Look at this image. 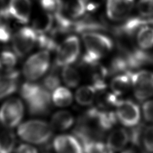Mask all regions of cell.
Returning <instances> with one entry per match:
<instances>
[{
	"label": "cell",
	"instance_id": "ffe728a7",
	"mask_svg": "<svg viewBox=\"0 0 153 153\" xmlns=\"http://www.w3.org/2000/svg\"><path fill=\"white\" fill-rule=\"evenodd\" d=\"M96 92V90L92 85L82 86L75 93L76 101L81 105H90L93 102Z\"/></svg>",
	"mask_w": 153,
	"mask_h": 153
},
{
	"label": "cell",
	"instance_id": "30bf717a",
	"mask_svg": "<svg viewBox=\"0 0 153 153\" xmlns=\"http://www.w3.org/2000/svg\"><path fill=\"white\" fill-rule=\"evenodd\" d=\"M134 5V0H107L106 16L112 21L123 20L130 15Z\"/></svg>",
	"mask_w": 153,
	"mask_h": 153
},
{
	"label": "cell",
	"instance_id": "5bb4252c",
	"mask_svg": "<svg viewBox=\"0 0 153 153\" xmlns=\"http://www.w3.org/2000/svg\"><path fill=\"white\" fill-rule=\"evenodd\" d=\"M129 141L128 131L124 128H119L114 130L108 136L107 146L112 152L123 149Z\"/></svg>",
	"mask_w": 153,
	"mask_h": 153
},
{
	"label": "cell",
	"instance_id": "ac0fdd59",
	"mask_svg": "<svg viewBox=\"0 0 153 153\" xmlns=\"http://www.w3.org/2000/svg\"><path fill=\"white\" fill-rule=\"evenodd\" d=\"M88 0H69L64 4L63 9L69 18L78 19L87 13Z\"/></svg>",
	"mask_w": 153,
	"mask_h": 153
},
{
	"label": "cell",
	"instance_id": "52a82bcc",
	"mask_svg": "<svg viewBox=\"0 0 153 153\" xmlns=\"http://www.w3.org/2000/svg\"><path fill=\"white\" fill-rule=\"evenodd\" d=\"M131 85L135 97L139 101L147 99L153 95V72L139 71L131 72Z\"/></svg>",
	"mask_w": 153,
	"mask_h": 153
},
{
	"label": "cell",
	"instance_id": "ba28073f",
	"mask_svg": "<svg viewBox=\"0 0 153 153\" xmlns=\"http://www.w3.org/2000/svg\"><path fill=\"white\" fill-rule=\"evenodd\" d=\"M116 115L124 126L132 127L139 123L140 112L138 105L130 100H120L116 106Z\"/></svg>",
	"mask_w": 153,
	"mask_h": 153
},
{
	"label": "cell",
	"instance_id": "d4e9b609",
	"mask_svg": "<svg viewBox=\"0 0 153 153\" xmlns=\"http://www.w3.org/2000/svg\"><path fill=\"white\" fill-rule=\"evenodd\" d=\"M17 62V55L11 51L4 50L0 53V69L7 72L13 70Z\"/></svg>",
	"mask_w": 153,
	"mask_h": 153
},
{
	"label": "cell",
	"instance_id": "4316f807",
	"mask_svg": "<svg viewBox=\"0 0 153 153\" xmlns=\"http://www.w3.org/2000/svg\"><path fill=\"white\" fill-rule=\"evenodd\" d=\"M136 8L140 17H153V0H139Z\"/></svg>",
	"mask_w": 153,
	"mask_h": 153
},
{
	"label": "cell",
	"instance_id": "8992f818",
	"mask_svg": "<svg viewBox=\"0 0 153 153\" xmlns=\"http://www.w3.org/2000/svg\"><path fill=\"white\" fill-rule=\"evenodd\" d=\"M24 114V106L17 98H11L4 102L0 109V123L2 125L13 128L21 121Z\"/></svg>",
	"mask_w": 153,
	"mask_h": 153
},
{
	"label": "cell",
	"instance_id": "83f0119b",
	"mask_svg": "<svg viewBox=\"0 0 153 153\" xmlns=\"http://www.w3.org/2000/svg\"><path fill=\"white\" fill-rule=\"evenodd\" d=\"M145 127L143 123H139L137 125L132 127L128 133L129 140L135 146H140L142 142V137Z\"/></svg>",
	"mask_w": 153,
	"mask_h": 153
},
{
	"label": "cell",
	"instance_id": "d6986e66",
	"mask_svg": "<svg viewBox=\"0 0 153 153\" xmlns=\"http://www.w3.org/2000/svg\"><path fill=\"white\" fill-rule=\"evenodd\" d=\"M137 43L140 48L149 50L153 47V27L143 26L137 31Z\"/></svg>",
	"mask_w": 153,
	"mask_h": 153
},
{
	"label": "cell",
	"instance_id": "4dcf8cb0",
	"mask_svg": "<svg viewBox=\"0 0 153 153\" xmlns=\"http://www.w3.org/2000/svg\"><path fill=\"white\" fill-rule=\"evenodd\" d=\"M11 38V30L5 24L0 23V42H7Z\"/></svg>",
	"mask_w": 153,
	"mask_h": 153
},
{
	"label": "cell",
	"instance_id": "8fae6325",
	"mask_svg": "<svg viewBox=\"0 0 153 153\" xmlns=\"http://www.w3.org/2000/svg\"><path fill=\"white\" fill-rule=\"evenodd\" d=\"M31 8L30 0H9L6 7L8 16L22 24L29 21Z\"/></svg>",
	"mask_w": 153,
	"mask_h": 153
},
{
	"label": "cell",
	"instance_id": "5b68a950",
	"mask_svg": "<svg viewBox=\"0 0 153 153\" xmlns=\"http://www.w3.org/2000/svg\"><path fill=\"white\" fill-rule=\"evenodd\" d=\"M38 33L33 27L19 29L12 36V46L16 54L22 57L29 53L36 43Z\"/></svg>",
	"mask_w": 153,
	"mask_h": 153
},
{
	"label": "cell",
	"instance_id": "f546056e",
	"mask_svg": "<svg viewBox=\"0 0 153 153\" xmlns=\"http://www.w3.org/2000/svg\"><path fill=\"white\" fill-rule=\"evenodd\" d=\"M143 115L148 122L153 123V100H147L142 105Z\"/></svg>",
	"mask_w": 153,
	"mask_h": 153
},
{
	"label": "cell",
	"instance_id": "d6a6232c",
	"mask_svg": "<svg viewBox=\"0 0 153 153\" xmlns=\"http://www.w3.org/2000/svg\"><path fill=\"white\" fill-rule=\"evenodd\" d=\"M121 153H139V152L133 148H128V149H125Z\"/></svg>",
	"mask_w": 153,
	"mask_h": 153
},
{
	"label": "cell",
	"instance_id": "603a6c76",
	"mask_svg": "<svg viewBox=\"0 0 153 153\" xmlns=\"http://www.w3.org/2000/svg\"><path fill=\"white\" fill-rule=\"evenodd\" d=\"M16 144V136L10 130L0 133V153H11Z\"/></svg>",
	"mask_w": 153,
	"mask_h": 153
},
{
	"label": "cell",
	"instance_id": "1f68e13d",
	"mask_svg": "<svg viewBox=\"0 0 153 153\" xmlns=\"http://www.w3.org/2000/svg\"><path fill=\"white\" fill-rule=\"evenodd\" d=\"M15 153H38L36 148L27 144H21L16 149Z\"/></svg>",
	"mask_w": 153,
	"mask_h": 153
},
{
	"label": "cell",
	"instance_id": "2e32d148",
	"mask_svg": "<svg viewBox=\"0 0 153 153\" xmlns=\"http://www.w3.org/2000/svg\"><path fill=\"white\" fill-rule=\"evenodd\" d=\"M74 122V117L69 112L60 111L53 115L50 125L53 129L63 131L69 128Z\"/></svg>",
	"mask_w": 153,
	"mask_h": 153
},
{
	"label": "cell",
	"instance_id": "cb8c5ba5",
	"mask_svg": "<svg viewBox=\"0 0 153 153\" xmlns=\"http://www.w3.org/2000/svg\"><path fill=\"white\" fill-rule=\"evenodd\" d=\"M58 68L59 67L54 65L49 74L45 76L43 80L42 86L49 91H54L60 84V79L59 75L58 74Z\"/></svg>",
	"mask_w": 153,
	"mask_h": 153
},
{
	"label": "cell",
	"instance_id": "9c48e42d",
	"mask_svg": "<svg viewBox=\"0 0 153 153\" xmlns=\"http://www.w3.org/2000/svg\"><path fill=\"white\" fill-rule=\"evenodd\" d=\"M29 113L32 115H44L47 114L51 106V94L43 86L26 101Z\"/></svg>",
	"mask_w": 153,
	"mask_h": 153
},
{
	"label": "cell",
	"instance_id": "7c38bea8",
	"mask_svg": "<svg viewBox=\"0 0 153 153\" xmlns=\"http://www.w3.org/2000/svg\"><path fill=\"white\" fill-rule=\"evenodd\" d=\"M53 145L57 153H84L80 143L74 136H57L54 139Z\"/></svg>",
	"mask_w": 153,
	"mask_h": 153
},
{
	"label": "cell",
	"instance_id": "277c9868",
	"mask_svg": "<svg viewBox=\"0 0 153 153\" xmlns=\"http://www.w3.org/2000/svg\"><path fill=\"white\" fill-rule=\"evenodd\" d=\"M54 65L57 67H64L74 63L80 52V42L78 38L71 35L60 42L56 49Z\"/></svg>",
	"mask_w": 153,
	"mask_h": 153
},
{
	"label": "cell",
	"instance_id": "44dd1931",
	"mask_svg": "<svg viewBox=\"0 0 153 153\" xmlns=\"http://www.w3.org/2000/svg\"><path fill=\"white\" fill-rule=\"evenodd\" d=\"M72 100L73 96L71 92L66 87H58L53 91L52 100L57 106H68L72 103Z\"/></svg>",
	"mask_w": 153,
	"mask_h": 153
},
{
	"label": "cell",
	"instance_id": "6da1fadb",
	"mask_svg": "<svg viewBox=\"0 0 153 153\" xmlns=\"http://www.w3.org/2000/svg\"><path fill=\"white\" fill-rule=\"evenodd\" d=\"M85 52L81 60V66L89 67L97 63L112 50L114 44L112 39L100 33L86 32L82 35Z\"/></svg>",
	"mask_w": 153,
	"mask_h": 153
},
{
	"label": "cell",
	"instance_id": "f1b7e54d",
	"mask_svg": "<svg viewBox=\"0 0 153 153\" xmlns=\"http://www.w3.org/2000/svg\"><path fill=\"white\" fill-rule=\"evenodd\" d=\"M141 143L147 153H153V126L145 128Z\"/></svg>",
	"mask_w": 153,
	"mask_h": 153
},
{
	"label": "cell",
	"instance_id": "3957f363",
	"mask_svg": "<svg viewBox=\"0 0 153 153\" xmlns=\"http://www.w3.org/2000/svg\"><path fill=\"white\" fill-rule=\"evenodd\" d=\"M50 63L48 51L42 50L30 56L23 66V74L29 81H33L42 76L48 71Z\"/></svg>",
	"mask_w": 153,
	"mask_h": 153
},
{
	"label": "cell",
	"instance_id": "7a4b0ae2",
	"mask_svg": "<svg viewBox=\"0 0 153 153\" xmlns=\"http://www.w3.org/2000/svg\"><path fill=\"white\" fill-rule=\"evenodd\" d=\"M19 137L23 140L37 145H45L53 134V128L47 122L32 120L21 124L17 129Z\"/></svg>",
	"mask_w": 153,
	"mask_h": 153
},
{
	"label": "cell",
	"instance_id": "7402d4cb",
	"mask_svg": "<svg viewBox=\"0 0 153 153\" xmlns=\"http://www.w3.org/2000/svg\"><path fill=\"white\" fill-rule=\"evenodd\" d=\"M61 75L65 84L71 88L76 87L81 81L78 70L71 65L63 67Z\"/></svg>",
	"mask_w": 153,
	"mask_h": 153
},
{
	"label": "cell",
	"instance_id": "e0dca14e",
	"mask_svg": "<svg viewBox=\"0 0 153 153\" xmlns=\"http://www.w3.org/2000/svg\"><path fill=\"white\" fill-rule=\"evenodd\" d=\"M54 23V16L45 11L39 14L35 19L33 23V28L38 34L46 33L52 30Z\"/></svg>",
	"mask_w": 153,
	"mask_h": 153
},
{
	"label": "cell",
	"instance_id": "9a60e30c",
	"mask_svg": "<svg viewBox=\"0 0 153 153\" xmlns=\"http://www.w3.org/2000/svg\"><path fill=\"white\" fill-rule=\"evenodd\" d=\"M131 71L117 74L111 80L110 87L112 92L117 96L126 93L131 85Z\"/></svg>",
	"mask_w": 153,
	"mask_h": 153
},
{
	"label": "cell",
	"instance_id": "484cf974",
	"mask_svg": "<svg viewBox=\"0 0 153 153\" xmlns=\"http://www.w3.org/2000/svg\"><path fill=\"white\" fill-rule=\"evenodd\" d=\"M40 4L45 11L53 16L62 13L64 7L62 0H40Z\"/></svg>",
	"mask_w": 153,
	"mask_h": 153
},
{
	"label": "cell",
	"instance_id": "4fadbf2b",
	"mask_svg": "<svg viewBox=\"0 0 153 153\" xmlns=\"http://www.w3.org/2000/svg\"><path fill=\"white\" fill-rule=\"evenodd\" d=\"M19 73L16 71L0 75V99L14 93L18 87Z\"/></svg>",
	"mask_w": 153,
	"mask_h": 153
}]
</instances>
